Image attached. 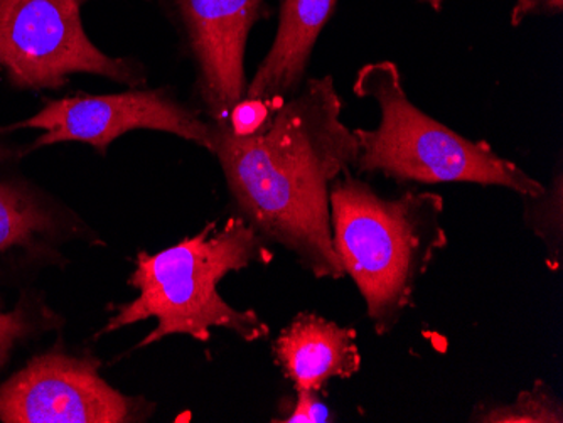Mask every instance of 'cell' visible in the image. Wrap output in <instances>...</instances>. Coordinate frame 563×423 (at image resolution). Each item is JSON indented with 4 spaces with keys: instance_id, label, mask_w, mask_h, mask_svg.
Returning <instances> with one entry per match:
<instances>
[{
    "instance_id": "13",
    "label": "cell",
    "mask_w": 563,
    "mask_h": 423,
    "mask_svg": "<svg viewBox=\"0 0 563 423\" xmlns=\"http://www.w3.org/2000/svg\"><path fill=\"white\" fill-rule=\"evenodd\" d=\"M477 423H563V403L549 385L537 380L511 403L477 405L471 415Z\"/></svg>"
},
{
    "instance_id": "2",
    "label": "cell",
    "mask_w": 563,
    "mask_h": 423,
    "mask_svg": "<svg viewBox=\"0 0 563 423\" xmlns=\"http://www.w3.org/2000/svg\"><path fill=\"white\" fill-rule=\"evenodd\" d=\"M329 201L332 246L344 276L362 293L375 333L387 336L416 305L420 280L448 248L444 198L430 191L383 198L346 172L331 186Z\"/></svg>"
},
{
    "instance_id": "6",
    "label": "cell",
    "mask_w": 563,
    "mask_h": 423,
    "mask_svg": "<svg viewBox=\"0 0 563 423\" xmlns=\"http://www.w3.org/2000/svg\"><path fill=\"white\" fill-rule=\"evenodd\" d=\"M21 129L43 131L30 147H24V154L62 142H84L106 154L113 141L139 129L177 135L210 153L214 141V123L202 120L164 90L76 94L53 100L31 119L0 127V135Z\"/></svg>"
},
{
    "instance_id": "16",
    "label": "cell",
    "mask_w": 563,
    "mask_h": 423,
    "mask_svg": "<svg viewBox=\"0 0 563 423\" xmlns=\"http://www.w3.org/2000/svg\"><path fill=\"white\" fill-rule=\"evenodd\" d=\"M296 402L287 415H282L280 419L274 422L284 423H321L331 422V412L328 405L319 400V393L314 391L299 390L296 391Z\"/></svg>"
},
{
    "instance_id": "3",
    "label": "cell",
    "mask_w": 563,
    "mask_h": 423,
    "mask_svg": "<svg viewBox=\"0 0 563 423\" xmlns=\"http://www.w3.org/2000/svg\"><path fill=\"white\" fill-rule=\"evenodd\" d=\"M265 245L267 242L235 214L223 226L210 221L198 235L188 236L159 254L141 252L131 277L139 297L120 305L100 334L156 319V330L137 344V349L174 334H186L205 343L210 339L211 330L232 331L246 343L265 339L271 330L261 315L252 309L233 308L218 292V286L230 271L272 261L274 255Z\"/></svg>"
},
{
    "instance_id": "14",
    "label": "cell",
    "mask_w": 563,
    "mask_h": 423,
    "mask_svg": "<svg viewBox=\"0 0 563 423\" xmlns=\"http://www.w3.org/2000/svg\"><path fill=\"white\" fill-rule=\"evenodd\" d=\"M58 324V315L41 299L22 297L12 311H0V368L11 358L12 349L34 334L46 333Z\"/></svg>"
},
{
    "instance_id": "5",
    "label": "cell",
    "mask_w": 563,
    "mask_h": 423,
    "mask_svg": "<svg viewBox=\"0 0 563 423\" xmlns=\"http://www.w3.org/2000/svg\"><path fill=\"white\" fill-rule=\"evenodd\" d=\"M81 0H0V69L21 90H58L76 73L144 85L134 59L112 58L85 33Z\"/></svg>"
},
{
    "instance_id": "9",
    "label": "cell",
    "mask_w": 563,
    "mask_h": 423,
    "mask_svg": "<svg viewBox=\"0 0 563 423\" xmlns=\"http://www.w3.org/2000/svg\"><path fill=\"white\" fill-rule=\"evenodd\" d=\"M24 156V148L0 142V274L59 264V248L80 230L19 174Z\"/></svg>"
},
{
    "instance_id": "18",
    "label": "cell",
    "mask_w": 563,
    "mask_h": 423,
    "mask_svg": "<svg viewBox=\"0 0 563 423\" xmlns=\"http://www.w3.org/2000/svg\"><path fill=\"white\" fill-rule=\"evenodd\" d=\"M445 2H448V0H419V4L429 5V8L433 9L435 12H441Z\"/></svg>"
},
{
    "instance_id": "8",
    "label": "cell",
    "mask_w": 563,
    "mask_h": 423,
    "mask_svg": "<svg viewBox=\"0 0 563 423\" xmlns=\"http://www.w3.org/2000/svg\"><path fill=\"white\" fill-rule=\"evenodd\" d=\"M177 19L198 69V91L214 125L245 97L250 31L271 9L265 0H176Z\"/></svg>"
},
{
    "instance_id": "4",
    "label": "cell",
    "mask_w": 563,
    "mask_h": 423,
    "mask_svg": "<svg viewBox=\"0 0 563 423\" xmlns=\"http://www.w3.org/2000/svg\"><path fill=\"white\" fill-rule=\"evenodd\" d=\"M353 91L378 107L375 129H354V169L397 185L496 186L520 196H537L545 185L495 153L488 142H474L445 127L413 105L394 62H375L357 69Z\"/></svg>"
},
{
    "instance_id": "11",
    "label": "cell",
    "mask_w": 563,
    "mask_h": 423,
    "mask_svg": "<svg viewBox=\"0 0 563 423\" xmlns=\"http://www.w3.org/2000/svg\"><path fill=\"white\" fill-rule=\"evenodd\" d=\"M338 0H280L277 36L246 87L245 97L280 107L299 91L316 43Z\"/></svg>"
},
{
    "instance_id": "17",
    "label": "cell",
    "mask_w": 563,
    "mask_h": 423,
    "mask_svg": "<svg viewBox=\"0 0 563 423\" xmlns=\"http://www.w3.org/2000/svg\"><path fill=\"white\" fill-rule=\"evenodd\" d=\"M563 0H518L511 11V26L518 27L530 18H553L562 15Z\"/></svg>"
},
{
    "instance_id": "10",
    "label": "cell",
    "mask_w": 563,
    "mask_h": 423,
    "mask_svg": "<svg viewBox=\"0 0 563 423\" xmlns=\"http://www.w3.org/2000/svg\"><path fill=\"white\" fill-rule=\"evenodd\" d=\"M275 358L294 390L321 393L331 380H351L362 369L353 327L314 312H300L274 343Z\"/></svg>"
},
{
    "instance_id": "15",
    "label": "cell",
    "mask_w": 563,
    "mask_h": 423,
    "mask_svg": "<svg viewBox=\"0 0 563 423\" xmlns=\"http://www.w3.org/2000/svg\"><path fill=\"white\" fill-rule=\"evenodd\" d=\"M277 109L278 107H275L268 100L243 97L228 113L224 125L233 135L250 137V135L258 134L267 127Z\"/></svg>"
},
{
    "instance_id": "1",
    "label": "cell",
    "mask_w": 563,
    "mask_h": 423,
    "mask_svg": "<svg viewBox=\"0 0 563 423\" xmlns=\"http://www.w3.org/2000/svg\"><path fill=\"white\" fill-rule=\"evenodd\" d=\"M332 77L312 78L274 112L264 131L239 137L214 125L220 160L239 216L265 242L289 251L316 279H343L332 246L331 186L354 169L357 141L341 119Z\"/></svg>"
},
{
    "instance_id": "12",
    "label": "cell",
    "mask_w": 563,
    "mask_h": 423,
    "mask_svg": "<svg viewBox=\"0 0 563 423\" xmlns=\"http://www.w3.org/2000/svg\"><path fill=\"white\" fill-rule=\"evenodd\" d=\"M525 225L545 245L550 271H560L563 265V178L562 166L550 185L537 196H521Z\"/></svg>"
},
{
    "instance_id": "7",
    "label": "cell",
    "mask_w": 563,
    "mask_h": 423,
    "mask_svg": "<svg viewBox=\"0 0 563 423\" xmlns=\"http://www.w3.org/2000/svg\"><path fill=\"white\" fill-rule=\"evenodd\" d=\"M91 356L47 352L0 383V422H141L147 405L110 387Z\"/></svg>"
}]
</instances>
